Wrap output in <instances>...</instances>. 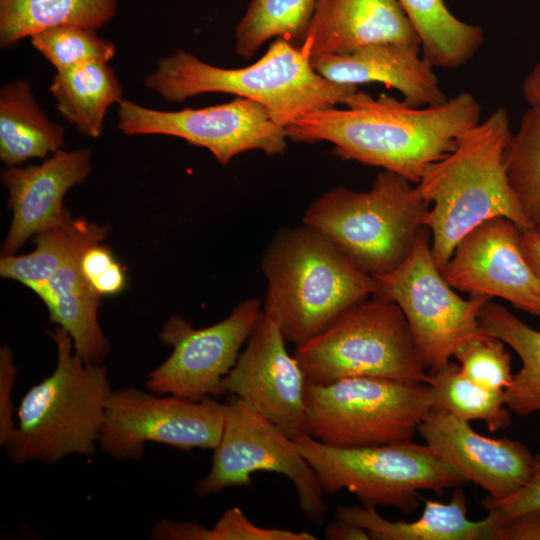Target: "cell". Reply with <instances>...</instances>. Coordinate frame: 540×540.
Returning <instances> with one entry per match:
<instances>
[{
  "instance_id": "obj_19",
  "label": "cell",
  "mask_w": 540,
  "mask_h": 540,
  "mask_svg": "<svg viewBox=\"0 0 540 540\" xmlns=\"http://www.w3.org/2000/svg\"><path fill=\"white\" fill-rule=\"evenodd\" d=\"M385 42L420 46L397 0H318L299 47L312 59Z\"/></svg>"
},
{
  "instance_id": "obj_1",
  "label": "cell",
  "mask_w": 540,
  "mask_h": 540,
  "mask_svg": "<svg viewBox=\"0 0 540 540\" xmlns=\"http://www.w3.org/2000/svg\"><path fill=\"white\" fill-rule=\"evenodd\" d=\"M307 112L286 127L288 139L333 144L344 160L380 167L417 184L427 168L481 122L482 107L469 92L435 106L413 107L386 94L356 90L343 102Z\"/></svg>"
},
{
  "instance_id": "obj_18",
  "label": "cell",
  "mask_w": 540,
  "mask_h": 540,
  "mask_svg": "<svg viewBox=\"0 0 540 540\" xmlns=\"http://www.w3.org/2000/svg\"><path fill=\"white\" fill-rule=\"evenodd\" d=\"M91 151L63 149L39 165L11 166L1 172L9 191L12 221L2 246L3 255H14L33 235L58 225L65 217L63 197L91 171Z\"/></svg>"
},
{
  "instance_id": "obj_38",
  "label": "cell",
  "mask_w": 540,
  "mask_h": 540,
  "mask_svg": "<svg viewBox=\"0 0 540 540\" xmlns=\"http://www.w3.org/2000/svg\"><path fill=\"white\" fill-rule=\"evenodd\" d=\"M115 262L116 259L108 246L100 242L94 243L82 252L79 260L80 271L90 285Z\"/></svg>"
},
{
  "instance_id": "obj_24",
  "label": "cell",
  "mask_w": 540,
  "mask_h": 540,
  "mask_svg": "<svg viewBox=\"0 0 540 540\" xmlns=\"http://www.w3.org/2000/svg\"><path fill=\"white\" fill-rule=\"evenodd\" d=\"M50 93L58 112L81 134L92 138L101 135L107 109L122 100L120 82L104 62L57 70Z\"/></svg>"
},
{
  "instance_id": "obj_13",
  "label": "cell",
  "mask_w": 540,
  "mask_h": 540,
  "mask_svg": "<svg viewBox=\"0 0 540 540\" xmlns=\"http://www.w3.org/2000/svg\"><path fill=\"white\" fill-rule=\"evenodd\" d=\"M118 106V128L125 135L178 137L206 148L221 165L246 151L259 150L274 156L287 148L286 128L276 123L263 105L243 97L179 111L155 110L127 99Z\"/></svg>"
},
{
  "instance_id": "obj_22",
  "label": "cell",
  "mask_w": 540,
  "mask_h": 540,
  "mask_svg": "<svg viewBox=\"0 0 540 540\" xmlns=\"http://www.w3.org/2000/svg\"><path fill=\"white\" fill-rule=\"evenodd\" d=\"M82 252L58 268L38 296L46 304L51 321L72 338L74 351L86 363L100 364L109 345L97 316L101 296L90 287L80 271Z\"/></svg>"
},
{
  "instance_id": "obj_28",
  "label": "cell",
  "mask_w": 540,
  "mask_h": 540,
  "mask_svg": "<svg viewBox=\"0 0 540 540\" xmlns=\"http://www.w3.org/2000/svg\"><path fill=\"white\" fill-rule=\"evenodd\" d=\"M478 319L484 333L501 339L522 362L503 391L506 406L519 416L540 412V330L491 300L481 308Z\"/></svg>"
},
{
  "instance_id": "obj_31",
  "label": "cell",
  "mask_w": 540,
  "mask_h": 540,
  "mask_svg": "<svg viewBox=\"0 0 540 540\" xmlns=\"http://www.w3.org/2000/svg\"><path fill=\"white\" fill-rule=\"evenodd\" d=\"M508 183L526 218L540 219V110L528 108L503 153Z\"/></svg>"
},
{
  "instance_id": "obj_4",
  "label": "cell",
  "mask_w": 540,
  "mask_h": 540,
  "mask_svg": "<svg viewBox=\"0 0 540 540\" xmlns=\"http://www.w3.org/2000/svg\"><path fill=\"white\" fill-rule=\"evenodd\" d=\"M144 85L174 103L205 93L234 94L260 103L285 128L307 112L343 104L358 90L324 78L300 47L282 38L257 62L241 68L217 67L177 50L157 62Z\"/></svg>"
},
{
  "instance_id": "obj_33",
  "label": "cell",
  "mask_w": 540,
  "mask_h": 540,
  "mask_svg": "<svg viewBox=\"0 0 540 540\" xmlns=\"http://www.w3.org/2000/svg\"><path fill=\"white\" fill-rule=\"evenodd\" d=\"M30 40L56 70L89 62L107 63L116 53L114 43L87 27H54L34 34Z\"/></svg>"
},
{
  "instance_id": "obj_32",
  "label": "cell",
  "mask_w": 540,
  "mask_h": 540,
  "mask_svg": "<svg viewBox=\"0 0 540 540\" xmlns=\"http://www.w3.org/2000/svg\"><path fill=\"white\" fill-rule=\"evenodd\" d=\"M151 536L165 540H316L307 532L257 526L238 507L227 509L211 528L195 522L162 520Z\"/></svg>"
},
{
  "instance_id": "obj_30",
  "label": "cell",
  "mask_w": 540,
  "mask_h": 540,
  "mask_svg": "<svg viewBox=\"0 0 540 540\" xmlns=\"http://www.w3.org/2000/svg\"><path fill=\"white\" fill-rule=\"evenodd\" d=\"M318 0H251L235 30V52L250 59L276 37L302 43Z\"/></svg>"
},
{
  "instance_id": "obj_43",
  "label": "cell",
  "mask_w": 540,
  "mask_h": 540,
  "mask_svg": "<svg viewBox=\"0 0 540 540\" xmlns=\"http://www.w3.org/2000/svg\"><path fill=\"white\" fill-rule=\"evenodd\" d=\"M535 229L537 230V232L540 234V219L538 220L536 226H535Z\"/></svg>"
},
{
  "instance_id": "obj_16",
  "label": "cell",
  "mask_w": 540,
  "mask_h": 540,
  "mask_svg": "<svg viewBox=\"0 0 540 540\" xmlns=\"http://www.w3.org/2000/svg\"><path fill=\"white\" fill-rule=\"evenodd\" d=\"M521 231L504 217L483 222L456 245L443 276L454 289L504 299L540 318V281L526 259Z\"/></svg>"
},
{
  "instance_id": "obj_29",
  "label": "cell",
  "mask_w": 540,
  "mask_h": 540,
  "mask_svg": "<svg viewBox=\"0 0 540 540\" xmlns=\"http://www.w3.org/2000/svg\"><path fill=\"white\" fill-rule=\"evenodd\" d=\"M432 389L433 409L465 421L482 420L491 432L510 425L511 414L503 391L486 389L461 370L458 363L430 368L426 382ZM432 409V410H433Z\"/></svg>"
},
{
  "instance_id": "obj_17",
  "label": "cell",
  "mask_w": 540,
  "mask_h": 540,
  "mask_svg": "<svg viewBox=\"0 0 540 540\" xmlns=\"http://www.w3.org/2000/svg\"><path fill=\"white\" fill-rule=\"evenodd\" d=\"M426 445L467 481L483 488L486 498L498 501L519 490L528 480L534 457L521 442L478 434L468 421L441 410H431L418 427Z\"/></svg>"
},
{
  "instance_id": "obj_37",
  "label": "cell",
  "mask_w": 540,
  "mask_h": 540,
  "mask_svg": "<svg viewBox=\"0 0 540 540\" xmlns=\"http://www.w3.org/2000/svg\"><path fill=\"white\" fill-rule=\"evenodd\" d=\"M495 540H540V508L505 521L498 529Z\"/></svg>"
},
{
  "instance_id": "obj_10",
  "label": "cell",
  "mask_w": 540,
  "mask_h": 540,
  "mask_svg": "<svg viewBox=\"0 0 540 540\" xmlns=\"http://www.w3.org/2000/svg\"><path fill=\"white\" fill-rule=\"evenodd\" d=\"M430 237L425 227L405 261L376 277V294L399 306L429 369L447 364L459 347L484 333L478 316L491 300L464 299L454 291L434 260Z\"/></svg>"
},
{
  "instance_id": "obj_42",
  "label": "cell",
  "mask_w": 540,
  "mask_h": 540,
  "mask_svg": "<svg viewBox=\"0 0 540 540\" xmlns=\"http://www.w3.org/2000/svg\"><path fill=\"white\" fill-rule=\"evenodd\" d=\"M522 94L530 108L540 110V60L526 76Z\"/></svg>"
},
{
  "instance_id": "obj_23",
  "label": "cell",
  "mask_w": 540,
  "mask_h": 540,
  "mask_svg": "<svg viewBox=\"0 0 540 540\" xmlns=\"http://www.w3.org/2000/svg\"><path fill=\"white\" fill-rule=\"evenodd\" d=\"M64 127L51 121L34 99L29 81L0 89V158L8 167L63 149Z\"/></svg>"
},
{
  "instance_id": "obj_26",
  "label": "cell",
  "mask_w": 540,
  "mask_h": 540,
  "mask_svg": "<svg viewBox=\"0 0 540 540\" xmlns=\"http://www.w3.org/2000/svg\"><path fill=\"white\" fill-rule=\"evenodd\" d=\"M420 41L423 58L433 67L457 69L484 42L483 29L456 17L444 0H397Z\"/></svg>"
},
{
  "instance_id": "obj_5",
  "label": "cell",
  "mask_w": 540,
  "mask_h": 540,
  "mask_svg": "<svg viewBox=\"0 0 540 540\" xmlns=\"http://www.w3.org/2000/svg\"><path fill=\"white\" fill-rule=\"evenodd\" d=\"M57 364L31 387L17 409L13 434L5 445L15 464H55L72 455H93L99 441L112 387L106 367L88 364L73 351L62 327L51 334Z\"/></svg>"
},
{
  "instance_id": "obj_7",
  "label": "cell",
  "mask_w": 540,
  "mask_h": 540,
  "mask_svg": "<svg viewBox=\"0 0 540 540\" xmlns=\"http://www.w3.org/2000/svg\"><path fill=\"white\" fill-rule=\"evenodd\" d=\"M293 356L314 384L358 376L425 383L428 371L403 312L378 294L344 310Z\"/></svg>"
},
{
  "instance_id": "obj_41",
  "label": "cell",
  "mask_w": 540,
  "mask_h": 540,
  "mask_svg": "<svg viewBox=\"0 0 540 540\" xmlns=\"http://www.w3.org/2000/svg\"><path fill=\"white\" fill-rule=\"evenodd\" d=\"M521 240L526 259L540 281V234L535 228L523 230Z\"/></svg>"
},
{
  "instance_id": "obj_8",
  "label": "cell",
  "mask_w": 540,
  "mask_h": 540,
  "mask_svg": "<svg viewBox=\"0 0 540 540\" xmlns=\"http://www.w3.org/2000/svg\"><path fill=\"white\" fill-rule=\"evenodd\" d=\"M295 443L315 470L324 493H354L363 506L394 507L405 514L419 508V491L442 494L466 483L462 475L426 444L412 440L354 448L321 443L310 435Z\"/></svg>"
},
{
  "instance_id": "obj_14",
  "label": "cell",
  "mask_w": 540,
  "mask_h": 540,
  "mask_svg": "<svg viewBox=\"0 0 540 540\" xmlns=\"http://www.w3.org/2000/svg\"><path fill=\"white\" fill-rule=\"evenodd\" d=\"M261 313L260 301L252 297L224 320L200 329L182 317H171L160 340L172 347V353L146 376V388L158 395L194 401L225 394L222 380L235 365Z\"/></svg>"
},
{
  "instance_id": "obj_27",
  "label": "cell",
  "mask_w": 540,
  "mask_h": 540,
  "mask_svg": "<svg viewBox=\"0 0 540 540\" xmlns=\"http://www.w3.org/2000/svg\"><path fill=\"white\" fill-rule=\"evenodd\" d=\"M117 0H0V45L60 26L98 29L116 14Z\"/></svg>"
},
{
  "instance_id": "obj_15",
  "label": "cell",
  "mask_w": 540,
  "mask_h": 540,
  "mask_svg": "<svg viewBox=\"0 0 540 540\" xmlns=\"http://www.w3.org/2000/svg\"><path fill=\"white\" fill-rule=\"evenodd\" d=\"M278 324L263 310L235 365L222 380L225 393L244 400L292 440L309 435L307 380L289 354Z\"/></svg>"
},
{
  "instance_id": "obj_12",
  "label": "cell",
  "mask_w": 540,
  "mask_h": 540,
  "mask_svg": "<svg viewBox=\"0 0 540 540\" xmlns=\"http://www.w3.org/2000/svg\"><path fill=\"white\" fill-rule=\"evenodd\" d=\"M225 420V404L158 395L132 387L112 391L98 445L119 460L140 459L147 442L189 451L215 449Z\"/></svg>"
},
{
  "instance_id": "obj_36",
  "label": "cell",
  "mask_w": 540,
  "mask_h": 540,
  "mask_svg": "<svg viewBox=\"0 0 540 540\" xmlns=\"http://www.w3.org/2000/svg\"><path fill=\"white\" fill-rule=\"evenodd\" d=\"M17 374L12 350L5 345L0 350V444L6 445L13 434L16 422L13 419V387Z\"/></svg>"
},
{
  "instance_id": "obj_2",
  "label": "cell",
  "mask_w": 540,
  "mask_h": 540,
  "mask_svg": "<svg viewBox=\"0 0 540 540\" xmlns=\"http://www.w3.org/2000/svg\"><path fill=\"white\" fill-rule=\"evenodd\" d=\"M511 134L507 111L499 107L430 165L417 183L430 206L424 226L440 270L459 241L489 219L507 218L522 231L534 228L505 173L503 153Z\"/></svg>"
},
{
  "instance_id": "obj_21",
  "label": "cell",
  "mask_w": 540,
  "mask_h": 540,
  "mask_svg": "<svg viewBox=\"0 0 540 540\" xmlns=\"http://www.w3.org/2000/svg\"><path fill=\"white\" fill-rule=\"evenodd\" d=\"M480 520L467 518L466 497L460 486L451 500H425L421 516L411 522L390 521L373 506H339L335 518L359 525L374 540H495L504 523L494 511Z\"/></svg>"
},
{
  "instance_id": "obj_9",
  "label": "cell",
  "mask_w": 540,
  "mask_h": 540,
  "mask_svg": "<svg viewBox=\"0 0 540 540\" xmlns=\"http://www.w3.org/2000/svg\"><path fill=\"white\" fill-rule=\"evenodd\" d=\"M308 432L317 441L354 448L412 440L433 409L431 387L379 377L307 382Z\"/></svg>"
},
{
  "instance_id": "obj_39",
  "label": "cell",
  "mask_w": 540,
  "mask_h": 540,
  "mask_svg": "<svg viewBox=\"0 0 540 540\" xmlns=\"http://www.w3.org/2000/svg\"><path fill=\"white\" fill-rule=\"evenodd\" d=\"M126 284L124 267L116 261L108 270L97 278L90 287L99 295H115L121 292Z\"/></svg>"
},
{
  "instance_id": "obj_35",
  "label": "cell",
  "mask_w": 540,
  "mask_h": 540,
  "mask_svg": "<svg viewBox=\"0 0 540 540\" xmlns=\"http://www.w3.org/2000/svg\"><path fill=\"white\" fill-rule=\"evenodd\" d=\"M482 505L486 510L496 512L503 522L523 512L540 508V455L534 457L532 472L519 490L498 501L485 497Z\"/></svg>"
},
{
  "instance_id": "obj_11",
  "label": "cell",
  "mask_w": 540,
  "mask_h": 540,
  "mask_svg": "<svg viewBox=\"0 0 540 540\" xmlns=\"http://www.w3.org/2000/svg\"><path fill=\"white\" fill-rule=\"evenodd\" d=\"M275 472L294 485L298 504L308 521L322 524L327 507L318 476L296 443L279 426L248 403L233 398L225 404L223 431L214 449L212 465L206 476L197 480L195 493L200 497L223 489L246 486L251 475Z\"/></svg>"
},
{
  "instance_id": "obj_25",
  "label": "cell",
  "mask_w": 540,
  "mask_h": 540,
  "mask_svg": "<svg viewBox=\"0 0 540 540\" xmlns=\"http://www.w3.org/2000/svg\"><path fill=\"white\" fill-rule=\"evenodd\" d=\"M107 226L74 219L67 211L56 226L36 235L35 249L25 255H3L0 275L25 285L37 295L52 274L69 258L108 235Z\"/></svg>"
},
{
  "instance_id": "obj_20",
  "label": "cell",
  "mask_w": 540,
  "mask_h": 540,
  "mask_svg": "<svg viewBox=\"0 0 540 540\" xmlns=\"http://www.w3.org/2000/svg\"><path fill=\"white\" fill-rule=\"evenodd\" d=\"M421 47L385 42L366 46L344 55L311 59L313 69L324 78L357 86L381 83L398 90L413 107L435 106L446 98L434 67L420 55Z\"/></svg>"
},
{
  "instance_id": "obj_3",
  "label": "cell",
  "mask_w": 540,
  "mask_h": 540,
  "mask_svg": "<svg viewBox=\"0 0 540 540\" xmlns=\"http://www.w3.org/2000/svg\"><path fill=\"white\" fill-rule=\"evenodd\" d=\"M263 312L296 345L314 337L352 305L375 295L378 280L320 230L302 223L278 230L262 259Z\"/></svg>"
},
{
  "instance_id": "obj_40",
  "label": "cell",
  "mask_w": 540,
  "mask_h": 540,
  "mask_svg": "<svg viewBox=\"0 0 540 540\" xmlns=\"http://www.w3.org/2000/svg\"><path fill=\"white\" fill-rule=\"evenodd\" d=\"M325 538L329 540H369L370 535L363 527L339 520L331 522L325 527Z\"/></svg>"
},
{
  "instance_id": "obj_6",
  "label": "cell",
  "mask_w": 540,
  "mask_h": 540,
  "mask_svg": "<svg viewBox=\"0 0 540 540\" xmlns=\"http://www.w3.org/2000/svg\"><path fill=\"white\" fill-rule=\"evenodd\" d=\"M429 207L417 184L383 170L367 191L343 186L326 191L308 206L302 223L320 230L376 278L408 257Z\"/></svg>"
},
{
  "instance_id": "obj_34",
  "label": "cell",
  "mask_w": 540,
  "mask_h": 540,
  "mask_svg": "<svg viewBox=\"0 0 540 540\" xmlns=\"http://www.w3.org/2000/svg\"><path fill=\"white\" fill-rule=\"evenodd\" d=\"M462 372L478 385L504 391L512 382L511 356L499 338L483 333L464 343L453 356Z\"/></svg>"
}]
</instances>
